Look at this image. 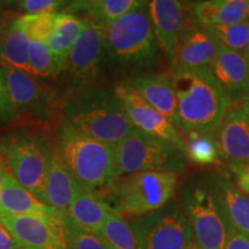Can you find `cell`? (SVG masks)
I'll list each match as a JSON object with an SVG mask.
<instances>
[{
	"label": "cell",
	"instance_id": "6da1fadb",
	"mask_svg": "<svg viewBox=\"0 0 249 249\" xmlns=\"http://www.w3.org/2000/svg\"><path fill=\"white\" fill-rule=\"evenodd\" d=\"M178 104L179 130L213 133L229 110V98L209 68L170 70Z\"/></svg>",
	"mask_w": 249,
	"mask_h": 249
},
{
	"label": "cell",
	"instance_id": "7a4b0ae2",
	"mask_svg": "<svg viewBox=\"0 0 249 249\" xmlns=\"http://www.w3.org/2000/svg\"><path fill=\"white\" fill-rule=\"evenodd\" d=\"M67 126L97 141L116 145L134 127L120 99L104 88H83L62 105Z\"/></svg>",
	"mask_w": 249,
	"mask_h": 249
},
{
	"label": "cell",
	"instance_id": "3957f363",
	"mask_svg": "<svg viewBox=\"0 0 249 249\" xmlns=\"http://www.w3.org/2000/svg\"><path fill=\"white\" fill-rule=\"evenodd\" d=\"M104 34L107 58L117 66L139 75L149 73L157 64L160 49L152 29L148 1H141L108 24Z\"/></svg>",
	"mask_w": 249,
	"mask_h": 249
},
{
	"label": "cell",
	"instance_id": "277c9868",
	"mask_svg": "<svg viewBox=\"0 0 249 249\" xmlns=\"http://www.w3.org/2000/svg\"><path fill=\"white\" fill-rule=\"evenodd\" d=\"M57 151L82 191L108 189L116 181V145L89 138L65 124L58 135Z\"/></svg>",
	"mask_w": 249,
	"mask_h": 249
},
{
	"label": "cell",
	"instance_id": "5b68a950",
	"mask_svg": "<svg viewBox=\"0 0 249 249\" xmlns=\"http://www.w3.org/2000/svg\"><path fill=\"white\" fill-rule=\"evenodd\" d=\"M187 163L186 155L172 144L136 128L116 144V180L144 171H166L180 176Z\"/></svg>",
	"mask_w": 249,
	"mask_h": 249
},
{
	"label": "cell",
	"instance_id": "8992f818",
	"mask_svg": "<svg viewBox=\"0 0 249 249\" xmlns=\"http://www.w3.org/2000/svg\"><path fill=\"white\" fill-rule=\"evenodd\" d=\"M181 208L196 244L203 249H224L230 225L217 200L210 177L191 180L183 188Z\"/></svg>",
	"mask_w": 249,
	"mask_h": 249
},
{
	"label": "cell",
	"instance_id": "52a82bcc",
	"mask_svg": "<svg viewBox=\"0 0 249 249\" xmlns=\"http://www.w3.org/2000/svg\"><path fill=\"white\" fill-rule=\"evenodd\" d=\"M179 174L166 171H144L118 178L110 186L121 213L143 217L169 204L176 194Z\"/></svg>",
	"mask_w": 249,
	"mask_h": 249
},
{
	"label": "cell",
	"instance_id": "ba28073f",
	"mask_svg": "<svg viewBox=\"0 0 249 249\" xmlns=\"http://www.w3.org/2000/svg\"><path fill=\"white\" fill-rule=\"evenodd\" d=\"M50 152L38 139L12 134L0 139V161L14 179L44 203Z\"/></svg>",
	"mask_w": 249,
	"mask_h": 249
},
{
	"label": "cell",
	"instance_id": "9c48e42d",
	"mask_svg": "<svg viewBox=\"0 0 249 249\" xmlns=\"http://www.w3.org/2000/svg\"><path fill=\"white\" fill-rule=\"evenodd\" d=\"M141 249H186L193 239L192 229L179 202L134 222Z\"/></svg>",
	"mask_w": 249,
	"mask_h": 249
},
{
	"label": "cell",
	"instance_id": "30bf717a",
	"mask_svg": "<svg viewBox=\"0 0 249 249\" xmlns=\"http://www.w3.org/2000/svg\"><path fill=\"white\" fill-rule=\"evenodd\" d=\"M4 225L22 247L34 249H70L66 216L42 218L0 213Z\"/></svg>",
	"mask_w": 249,
	"mask_h": 249
},
{
	"label": "cell",
	"instance_id": "8fae6325",
	"mask_svg": "<svg viewBox=\"0 0 249 249\" xmlns=\"http://www.w3.org/2000/svg\"><path fill=\"white\" fill-rule=\"evenodd\" d=\"M114 93L120 99L126 116L134 128L160 139L185 154V140L180 130L157 110L151 107L141 96L124 83L114 88Z\"/></svg>",
	"mask_w": 249,
	"mask_h": 249
},
{
	"label": "cell",
	"instance_id": "7c38bea8",
	"mask_svg": "<svg viewBox=\"0 0 249 249\" xmlns=\"http://www.w3.org/2000/svg\"><path fill=\"white\" fill-rule=\"evenodd\" d=\"M105 57L107 54L104 30L85 21V29L71 49L66 66L77 83L88 89L95 88Z\"/></svg>",
	"mask_w": 249,
	"mask_h": 249
},
{
	"label": "cell",
	"instance_id": "4fadbf2b",
	"mask_svg": "<svg viewBox=\"0 0 249 249\" xmlns=\"http://www.w3.org/2000/svg\"><path fill=\"white\" fill-rule=\"evenodd\" d=\"M148 7L158 49L171 65L192 17L185 2L178 0H152L148 1Z\"/></svg>",
	"mask_w": 249,
	"mask_h": 249
},
{
	"label": "cell",
	"instance_id": "5bb4252c",
	"mask_svg": "<svg viewBox=\"0 0 249 249\" xmlns=\"http://www.w3.org/2000/svg\"><path fill=\"white\" fill-rule=\"evenodd\" d=\"M213 136L227 166L249 163V119L241 104L230 105Z\"/></svg>",
	"mask_w": 249,
	"mask_h": 249
},
{
	"label": "cell",
	"instance_id": "9a60e30c",
	"mask_svg": "<svg viewBox=\"0 0 249 249\" xmlns=\"http://www.w3.org/2000/svg\"><path fill=\"white\" fill-rule=\"evenodd\" d=\"M220 48L207 28L192 18L180 37L170 70L208 68L216 59Z\"/></svg>",
	"mask_w": 249,
	"mask_h": 249
},
{
	"label": "cell",
	"instance_id": "2e32d148",
	"mask_svg": "<svg viewBox=\"0 0 249 249\" xmlns=\"http://www.w3.org/2000/svg\"><path fill=\"white\" fill-rule=\"evenodd\" d=\"M121 83L141 96L143 101L163 114L174 127L179 129L178 104L169 75L149 71L133 75Z\"/></svg>",
	"mask_w": 249,
	"mask_h": 249
},
{
	"label": "cell",
	"instance_id": "e0dca14e",
	"mask_svg": "<svg viewBox=\"0 0 249 249\" xmlns=\"http://www.w3.org/2000/svg\"><path fill=\"white\" fill-rule=\"evenodd\" d=\"M208 68L231 105L242 103L249 92V62L244 53L220 48Z\"/></svg>",
	"mask_w": 249,
	"mask_h": 249
},
{
	"label": "cell",
	"instance_id": "ac0fdd59",
	"mask_svg": "<svg viewBox=\"0 0 249 249\" xmlns=\"http://www.w3.org/2000/svg\"><path fill=\"white\" fill-rule=\"evenodd\" d=\"M0 213L51 218L64 214L43 203L4 169L0 174Z\"/></svg>",
	"mask_w": 249,
	"mask_h": 249
},
{
	"label": "cell",
	"instance_id": "d6986e66",
	"mask_svg": "<svg viewBox=\"0 0 249 249\" xmlns=\"http://www.w3.org/2000/svg\"><path fill=\"white\" fill-rule=\"evenodd\" d=\"M196 23L209 28L247 21L249 0H203L185 2Z\"/></svg>",
	"mask_w": 249,
	"mask_h": 249
},
{
	"label": "cell",
	"instance_id": "ffe728a7",
	"mask_svg": "<svg viewBox=\"0 0 249 249\" xmlns=\"http://www.w3.org/2000/svg\"><path fill=\"white\" fill-rule=\"evenodd\" d=\"M210 181L229 225L249 239V196L223 174H213Z\"/></svg>",
	"mask_w": 249,
	"mask_h": 249
},
{
	"label": "cell",
	"instance_id": "44dd1931",
	"mask_svg": "<svg viewBox=\"0 0 249 249\" xmlns=\"http://www.w3.org/2000/svg\"><path fill=\"white\" fill-rule=\"evenodd\" d=\"M80 191L82 189L73 179L58 151H51L46 174L44 203L66 216L71 202Z\"/></svg>",
	"mask_w": 249,
	"mask_h": 249
},
{
	"label": "cell",
	"instance_id": "7402d4cb",
	"mask_svg": "<svg viewBox=\"0 0 249 249\" xmlns=\"http://www.w3.org/2000/svg\"><path fill=\"white\" fill-rule=\"evenodd\" d=\"M112 211L118 210L112 209L101 195L80 191L68 207L66 222L82 231L98 234L108 213Z\"/></svg>",
	"mask_w": 249,
	"mask_h": 249
},
{
	"label": "cell",
	"instance_id": "603a6c76",
	"mask_svg": "<svg viewBox=\"0 0 249 249\" xmlns=\"http://www.w3.org/2000/svg\"><path fill=\"white\" fill-rule=\"evenodd\" d=\"M0 66L4 71L6 88L13 110L21 111L35 107L42 98V90L34 80V76L7 65L0 64Z\"/></svg>",
	"mask_w": 249,
	"mask_h": 249
},
{
	"label": "cell",
	"instance_id": "cb8c5ba5",
	"mask_svg": "<svg viewBox=\"0 0 249 249\" xmlns=\"http://www.w3.org/2000/svg\"><path fill=\"white\" fill-rule=\"evenodd\" d=\"M140 2L138 0H90L74 2V8L83 14L82 20L104 30L108 24L128 13Z\"/></svg>",
	"mask_w": 249,
	"mask_h": 249
},
{
	"label": "cell",
	"instance_id": "d4e9b609",
	"mask_svg": "<svg viewBox=\"0 0 249 249\" xmlns=\"http://www.w3.org/2000/svg\"><path fill=\"white\" fill-rule=\"evenodd\" d=\"M85 29V21L77 15L58 13L54 29L46 45L55 57L67 65L68 57L74 44Z\"/></svg>",
	"mask_w": 249,
	"mask_h": 249
},
{
	"label": "cell",
	"instance_id": "484cf974",
	"mask_svg": "<svg viewBox=\"0 0 249 249\" xmlns=\"http://www.w3.org/2000/svg\"><path fill=\"white\" fill-rule=\"evenodd\" d=\"M98 235L108 249H141L134 223H129L118 211L108 213Z\"/></svg>",
	"mask_w": 249,
	"mask_h": 249
},
{
	"label": "cell",
	"instance_id": "4316f807",
	"mask_svg": "<svg viewBox=\"0 0 249 249\" xmlns=\"http://www.w3.org/2000/svg\"><path fill=\"white\" fill-rule=\"evenodd\" d=\"M29 44V38L11 24L0 42V64L26 71L31 75L28 57Z\"/></svg>",
	"mask_w": 249,
	"mask_h": 249
},
{
	"label": "cell",
	"instance_id": "83f0119b",
	"mask_svg": "<svg viewBox=\"0 0 249 249\" xmlns=\"http://www.w3.org/2000/svg\"><path fill=\"white\" fill-rule=\"evenodd\" d=\"M182 136L185 140V155L188 161L200 166H209L222 161L211 133L187 132Z\"/></svg>",
	"mask_w": 249,
	"mask_h": 249
},
{
	"label": "cell",
	"instance_id": "f1b7e54d",
	"mask_svg": "<svg viewBox=\"0 0 249 249\" xmlns=\"http://www.w3.org/2000/svg\"><path fill=\"white\" fill-rule=\"evenodd\" d=\"M58 13L23 14L12 23V26L23 33L30 42L46 44L54 29Z\"/></svg>",
	"mask_w": 249,
	"mask_h": 249
},
{
	"label": "cell",
	"instance_id": "f546056e",
	"mask_svg": "<svg viewBox=\"0 0 249 249\" xmlns=\"http://www.w3.org/2000/svg\"><path fill=\"white\" fill-rule=\"evenodd\" d=\"M28 57L33 76L55 77L66 66L44 43L30 42Z\"/></svg>",
	"mask_w": 249,
	"mask_h": 249
},
{
	"label": "cell",
	"instance_id": "4dcf8cb0",
	"mask_svg": "<svg viewBox=\"0 0 249 249\" xmlns=\"http://www.w3.org/2000/svg\"><path fill=\"white\" fill-rule=\"evenodd\" d=\"M207 30L222 48L244 53L249 38L248 20L235 24L209 27Z\"/></svg>",
	"mask_w": 249,
	"mask_h": 249
},
{
	"label": "cell",
	"instance_id": "1f68e13d",
	"mask_svg": "<svg viewBox=\"0 0 249 249\" xmlns=\"http://www.w3.org/2000/svg\"><path fill=\"white\" fill-rule=\"evenodd\" d=\"M66 232L70 249H108L98 234L82 231L67 222Z\"/></svg>",
	"mask_w": 249,
	"mask_h": 249
},
{
	"label": "cell",
	"instance_id": "d6a6232c",
	"mask_svg": "<svg viewBox=\"0 0 249 249\" xmlns=\"http://www.w3.org/2000/svg\"><path fill=\"white\" fill-rule=\"evenodd\" d=\"M64 2L59 0H23L18 2V6L24 14H49L57 13L55 11Z\"/></svg>",
	"mask_w": 249,
	"mask_h": 249
},
{
	"label": "cell",
	"instance_id": "836d02e7",
	"mask_svg": "<svg viewBox=\"0 0 249 249\" xmlns=\"http://www.w3.org/2000/svg\"><path fill=\"white\" fill-rule=\"evenodd\" d=\"M227 169L234 177V185L244 194L249 196V163L232 165V166H227Z\"/></svg>",
	"mask_w": 249,
	"mask_h": 249
},
{
	"label": "cell",
	"instance_id": "e575fe53",
	"mask_svg": "<svg viewBox=\"0 0 249 249\" xmlns=\"http://www.w3.org/2000/svg\"><path fill=\"white\" fill-rule=\"evenodd\" d=\"M14 116V110L9 101L7 88H6L4 71L0 66V121L9 120Z\"/></svg>",
	"mask_w": 249,
	"mask_h": 249
},
{
	"label": "cell",
	"instance_id": "d590c367",
	"mask_svg": "<svg viewBox=\"0 0 249 249\" xmlns=\"http://www.w3.org/2000/svg\"><path fill=\"white\" fill-rule=\"evenodd\" d=\"M224 249H249V239L238 233L230 226Z\"/></svg>",
	"mask_w": 249,
	"mask_h": 249
},
{
	"label": "cell",
	"instance_id": "8d00e7d4",
	"mask_svg": "<svg viewBox=\"0 0 249 249\" xmlns=\"http://www.w3.org/2000/svg\"><path fill=\"white\" fill-rule=\"evenodd\" d=\"M22 246L18 244L17 239L12 235L6 227L0 223V249H18Z\"/></svg>",
	"mask_w": 249,
	"mask_h": 249
},
{
	"label": "cell",
	"instance_id": "74e56055",
	"mask_svg": "<svg viewBox=\"0 0 249 249\" xmlns=\"http://www.w3.org/2000/svg\"><path fill=\"white\" fill-rule=\"evenodd\" d=\"M240 104L242 105V107H244L246 114H247V117L249 119V92H248V95L246 96V98L244 99V101H242V103H240Z\"/></svg>",
	"mask_w": 249,
	"mask_h": 249
},
{
	"label": "cell",
	"instance_id": "f35d334b",
	"mask_svg": "<svg viewBox=\"0 0 249 249\" xmlns=\"http://www.w3.org/2000/svg\"><path fill=\"white\" fill-rule=\"evenodd\" d=\"M186 249H203V248H201L200 246H198L197 244H196L194 239H192L191 242H189V244H188V246H187V248H186Z\"/></svg>",
	"mask_w": 249,
	"mask_h": 249
},
{
	"label": "cell",
	"instance_id": "ab89813d",
	"mask_svg": "<svg viewBox=\"0 0 249 249\" xmlns=\"http://www.w3.org/2000/svg\"><path fill=\"white\" fill-rule=\"evenodd\" d=\"M8 28H6L4 24H0V42H1L2 37H4V35L6 34V31H7Z\"/></svg>",
	"mask_w": 249,
	"mask_h": 249
},
{
	"label": "cell",
	"instance_id": "60d3db41",
	"mask_svg": "<svg viewBox=\"0 0 249 249\" xmlns=\"http://www.w3.org/2000/svg\"><path fill=\"white\" fill-rule=\"evenodd\" d=\"M248 24H249V18H248ZM244 55L247 59V61L249 62V38H248V44L246 46V50L244 51Z\"/></svg>",
	"mask_w": 249,
	"mask_h": 249
},
{
	"label": "cell",
	"instance_id": "b9f144b4",
	"mask_svg": "<svg viewBox=\"0 0 249 249\" xmlns=\"http://www.w3.org/2000/svg\"><path fill=\"white\" fill-rule=\"evenodd\" d=\"M2 169H4V164H2L1 161H0V174H1V171H2Z\"/></svg>",
	"mask_w": 249,
	"mask_h": 249
},
{
	"label": "cell",
	"instance_id": "7bdbcfd3",
	"mask_svg": "<svg viewBox=\"0 0 249 249\" xmlns=\"http://www.w3.org/2000/svg\"><path fill=\"white\" fill-rule=\"evenodd\" d=\"M18 249H34V248H29V247H22V248H18Z\"/></svg>",
	"mask_w": 249,
	"mask_h": 249
}]
</instances>
